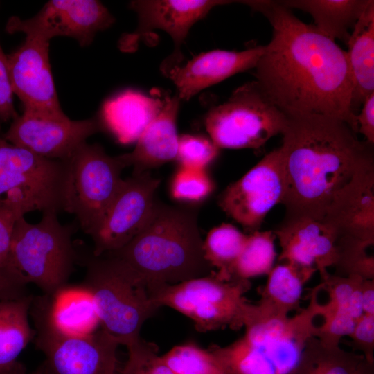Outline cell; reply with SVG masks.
I'll list each match as a JSON object with an SVG mask.
<instances>
[{
  "label": "cell",
  "mask_w": 374,
  "mask_h": 374,
  "mask_svg": "<svg viewBox=\"0 0 374 374\" xmlns=\"http://www.w3.org/2000/svg\"><path fill=\"white\" fill-rule=\"evenodd\" d=\"M275 238L273 231H256L248 235L233 266L231 280H249L253 277L267 275L274 267L276 256Z\"/></svg>",
  "instance_id": "cell-30"
},
{
  "label": "cell",
  "mask_w": 374,
  "mask_h": 374,
  "mask_svg": "<svg viewBox=\"0 0 374 374\" xmlns=\"http://www.w3.org/2000/svg\"><path fill=\"white\" fill-rule=\"evenodd\" d=\"M264 46L241 51L213 50L202 53L173 69L168 77L181 100H188L202 90L237 73L255 69Z\"/></svg>",
  "instance_id": "cell-19"
},
{
  "label": "cell",
  "mask_w": 374,
  "mask_h": 374,
  "mask_svg": "<svg viewBox=\"0 0 374 374\" xmlns=\"http://www.w3.org/2000/svg\"><path fill=\"white\" fill-rule=\"evenodd\" d=\"M49 43L26 36L24 42L7 55L14 94L21 100L24 112L62 116V111L49 61Z\"/></svg>",
  "instance_id": "cell-17"
},
{
  "label": "cell",
  "mask_w": 374,
  "mask_h": 374,
  "mask_svg": "<svg viewBox=\"0 0 374 374\" xmlns=\"http://www.w3.org/2000/svg\"><path fill=\"white\" fill-rule=\"evenodd\" d=\"M213 188L214 184L204 170L180 167L172 180L170 192L177 200L199 202L207 197Z\"/></svg>",
  "instance_id": "cell-34"
},
{
  "label": "cell",
  "mask_w": 374,
  "mask_h": 374,
  "mask_svg": "<svg viewBox=\"0 0 374 374\" xmlns=\"http://www.w3.org/2000/svg\"><path fill=\"white\" fill-rule=\"evenodd\" d=\"M65 161L47 159L0 136V205L19 216L62 211Z\"/></svg>",
  "instance_id": "cell-8"
},
{
  "label": "cell",
  "mask_w": 374,
  "mask_h": 374,
  "mask_svg": "<svg viewBox=\"0 0 374 374\" xmlns=\"http://www.w3.org/2000/svg\"><path fill=\"white\" fill-rule=\"evenodd\" d=\"M279 240V260L318 271L321 277L338 258L337 230L321 220L299 217L283 220L273 231Z\"/></svg>",
  "instance_id": "cell-18"
},
{
  "label": "cell",
  "mask_w": 374,
  "mask_h": 374,
  "mask_svg": "<svg viewBox=\"0 0 374 374\" xmlns=\"http://www.w3.org/2000/svg\"><path fill=\"white\" fill-rule=\"evenodd\" d=\"M197 217V208L156 199L141 231L126 245L107 254L123 262L149 287L211 275L215 271L205 258Z\"/></svg>",
  "instance_id": "cell-3"
},
{
  "label": "cell",
  "mask_w": 374,
  "mask_h": 374,
  "mask_svg": "<svg viewBox=\"0 0 374 374\" xmlns=\"http://www.w3.org/2000/svg\"><path fill=\"white\" fill-rule=\"evenodd\" d=\"M27 283L9 267H0V301L22 298L27 293Z\"/></svg>",
  "instance_id": "cell-41"
},
{
  "label": "cell",
  "mask_w": 374,
  "mask_h": 374,
  "mask_svg": "<svg viewBox=\"0 0 374 374\" xmlns=\"http://www.w3.org/2000/svg\"><path fill=\"white\" fill-rule=\"evenodd\" d=\"M320 283L308 305L294 317L282 315L260 303H247L244 335L225 346L208 349L226 374H293L307 342L315 335L314 319L321 314Z\"/></svg>",
  "instance_id": "cell-4"
},
{
  "label": "cell",
  "mask_w": 374,
  "mask_h": 374,
  "mask_svg": "<svg viewBox=\"0 0 374 374\" xmlns=\"http://www.w3.org/2000/svg\"><path fill=\"white\" fill-rule=\"evenodd\" d=\"M80 285L93 298L100 328L119 345L139 339L141 329L160 308L148 284L116 258L103 254L86 263Z\"/></svg>",
  "instance_id": "cell-5"
},
{
  "label": "cell",
  "mask_w": 374,
  "mask_h": 374,
  "mask_svg": "<svg viewBox=\"0 0 374 374\" xmlns=\"http://www.w3.org/2000/svg\"><path fill=\"white\" fill-rule=\"evenodd\" d=\"M372 244L355 238L338 236L336 275L356 276L365 280L374 279V258L367 253Z\"/></svg>",
  "instance_id": "cell-33"
},
{
  "label": "cell",
  "mask_w": 374,
  "mask_h": 374,
  "mask_svg": "<svg viewBox=\"0 0 374 374\" xmlns=\"http://www.w3.org/2000/svg\"><path fill=\"white\" fill-rule=\"evenodd\" d=\"M248 235L230 224L212 229L204 240L206 260L217 269L215 276L225 281L231 280L233 266L247 241Z\"/></svg>",
  "instance_id": "cell-29"
},
{
  "label": "cell",
  "mask_w": 374,
  "mask_h": 374,
  "mask_svg": "<svg viewBox=\"0 0 374 374\" xmlns=\"http://www.w3.org/2000/svg\"><path fill=\"white\" fill-rule=\"evenodd\" d=\"M13 94L8 56L0 45V123L13 121L19 116L13 104Z\"/></svg>",
  "instance_id": "cell-38"
},
{
  "label": "cell",
  "mask_w": 374,
  "mask_h": 374,
  "mask_svg": "<svg viewBox=\"0 0 374 374\" xmlns=\"http://www.w3.org/2000/svg\"><path fill=\"white\" fill-rule=\"evenodd\" d=\"M355 134L346 122L329 116L287 117L281 134L284 220L323 221L353 181L374 169L373 144Z\"/></svg>",
  "instance_id": "cell-2"
},
{
  "label": "cell",
  "mask_w": 374,
  "mask_h": 374,
  "mask_svg": "<svg viewBox=\"0 0 374 374\" xmlns=\"http://www.w3.org/2000/svg\"><path fill=\"white\" fill-rule=\"evenodd\" d=\"M21 217L10 208L0 205V267H8L14 227Z\"/></svg>",
  "instance_id": "cell-40"
},
{
  "label": "cell",
  "mask_w": 374,
  "mask_h": 374,
  "mask_svg": "<svg viewBox=\"0 0 374 374\" xmlns=\"http://www.w3.org/2000/svg\"><path fill=\"white\" fill-rule=\"evenodd\" d=\"M55 211L42 213L36 224L24 216L15 223L8 267L27 284L37 285L45 295L66 287L74 271L77 254L72 242L74 226L63 225Z\"/></svg>",
  "instance_id": "cell-6"
},
{
  "label": "cell",
  "mask_w": 374,
  "mask_h": 374,
  "mask_svg": "<svg viewBox=\"0 0 374 374\" xmlns=\"http://www.w3.org/2000/svg\"><path fill=\"white\" fill-rule=\"evenodd\" d=\"M358 132L364 135L366 141L374 143V92L366 97L356 116Z\"/></svg>",
  "instance_id": "cell-42"
},
{
  "label": "cell",
  "mask_w": 374,
  "mask_h": 374,
  "mask_svg": "<svg viewBox=\"0 0 374 374\" xmlns=\"http://www.w3.org/2000/svg\"><path fill=\"white\" fill-rule=\"evenodd\" d=\"M284 6L309 13L314 26L325 36L335 41L349 39L354 27L369 0H283Z\"/></svg>",
  "instance_id": "cell-26"
},
{
  "label": "cell",
  "mask_w": 374,
  "mask_h": 374,
  "mask_svg": "<svg viewBox=\"0 0 374 374\" xmlns=\"http://www.w3.org/2000/svg\"><path fill=\"white\" fill-rule=\"evenodd\" d=\"M30 312L33 320L64 335H89L100 326L94 301L80 285H68L53 295L33 297Z\"/></svg>",
  "instance_id": "cell-20"
},
{
  "label": "cell",
  "mask_w": 374,
  "mask_h": 374,
  "mask_svg": "<svg viewBox=\"0 0 374 374\" xmlns=\"http://www.w3.org/2000/svg\"><path fill=\"white\" fill-rule=\"evenodd\" d=\"M66 173L62 211L75 216L82 231L91 235L102 222L124 179L120 155L109 156L98 143L81 144L65 160Z\"/></svg>",
  "instance_id": "cell-7"
},
{
  "label": "cell",
  "mask_w": 374,
  "mask_h": 374,
  "mask_svg": "<svg viewBox=\"0 0 374 374\" xmlns=\"http://www.w3.org/2000/svg\"><path fill=\"white\" fill-rule=\"evenodd\" d=\"M35 344L45 356L43 374H116L119 344L101 328L79 336L57 333L34 320Z\"/></svg>",
  "instance_id": "cell-13"
},
{
  "label": "cell",
  "mask_w": 374,
  "mask_h": 374,
  "mask_svg": "<svg viewBox=\"0 0 374 374\" xmlns=\"http://www.w3.org/2000/svg\"><path fill=\"white\" fill-rule=\"evenodd\" d=\"M355 374H374V362H370L365 358L360 362Z\"/></svg>",
  "instance_id": "cell-45"
},
{
  "label": "cell",
  "mask_w": 374,
  "mask_h": 374,
  "mask_svg": "<svg viewBox=\"0 0 374 374\" xmlns=\"http://www.w3.org/2000/svg\"><path fill=\"white\" fill-rule=\"evenodd\" d=\"M33 296L0 301V374H25L18 361L21 353L35 337L29 321Z\"/></svg>",
  "instance_id": "cell-25"
},
{
  "label": "cell",
  "mask_w": 374,
  "mask_h": 374,
  "mask_svg": "<svg viewBox=\"0 0 374 374\" xmlns=\"http://www.w3.org/2000/svg\"><path fill=\"white\" fill-rule=\"evenodd\" d=\"M220 149L210 139L197 135L179 136L176 159L181 167L205 170L218 155Z\"/></svg>",
  "instance_id": "cell-35"
},
{
  "label": "cell",
  "mask_w": 374,
  "mask_h": 374,
  "mask_svg": "<svg viewBox=\"0 0 374 374\" xmlns=\"http://www.w3.org/2000/svg\"><path fill=\"white\" fill-rule=\"evenodd\" d=\"M116 374H120V373L118 371Z\"/></svg>",
  "instance_id": "cell-47"
},
{
  "label": "cell",
  "mask_w": 374,
  "mask_h": 374,
  "mask_svg": "<svg viewBox=\"0 0 374 374\" xmlns=\"http://www.w3.org/2000/svg\"><path fill=\"white\" fill-rule=\"evenodd\" d=\"M362 354L347 351L339 346H328L314 336L306 344L293 374H355Z\"/></svg>",
  "instance_id": "cell-28"
},
{
  "label": "cell",
  "mask_w": 374,
  "mask_h": 374,
  "mask_svg": "<svg viewBox=\"0 0 374 374\" xmlns=\"http://www.w3.org/2000/svg\"><path fill=\"white\" fill-rule=\"evenodd\" d=\"M251 288L249 280L225 281L215 271L175 285L150 287L152 299L161 308L167 306L190 318L201 332L229 327H243L247 300L244 294Z\"/></svg>",
  "instance_id": "cell-10"
},
{
  "label": "cell",
  "mask_w": 374,
  "mask_h": 374,
  "mask_svg": "<svg viewBox=\"0 0 374 374\" xmlns=\"http://www.w3.org/2000/svg\"><path fill=\"white\" fill-rule=\"evenodd\" d=\"M115 18L99 1L51 0L33 17H10L6 31L50 42L55 37L75 39L81 47L90 45L96 34L109 28Z\"/></svg>",
  "instance_id": "cell-14"
},
{
  "label": "cell",
  "mask_w": 374,
  "mask_h": 374,
  "mask_svg": "<svg viewBox=\"0 0 374 374\" xmlns=\"http://www.w3.org/2000/svg\"><path fill=\"white\" fill-rule=\"evenodd\" d=\"M180 101L177 95L166 97L159 112L136 141L134 149L120 155L126 167H133L132 174L149 171L176 159L179 136L177 118Z\"/></svg>",
  "instance_id": "cell-21"
},
{
  "label": "cell",
  "mask_w": 374,
  "mask_h": 374,
  "mask_svg": "<svg viewBox=\"0 0 374 374\" xmlns=\"http://www.w3.org/2000/svg\"><path fill=\"white\" fill-rule=\"evenodd\" d=\"M161 358L175 374H226L208 348L192 342L174 346Z\"/></svg>",
  "instance_id": "cell-31"
},
{
  "label": "cell",
  "mask_w": 374,
  "mask_h": 374,
  "mask_svg": "<svg viewBox=\"0 0 374 374\" xmlns=\"http://www.w3.org/2000/svg\"><path fill=\"white\" fill-rule=\"evenodd\" d=\"M346 44L353 83L351 106L357 114L366 97L374 92V1L369 0Z\"/></svg>",
  "instance_id": "cell-24"
},
{
  "label": "cell",
  "mask_w": 374,
  "mask_h": 374,
  "mask_svg": "<svg viewBox=\"0 0 374 374\" xmlns=\"http://www.w3.org/2000/svg\"><path fill=\"white\" fill-rule=\"evenodd\" d=\"M322 290L327 292L329 301L326 305L342 310L356 320L363 314L362 283L359 276H341L327 272L321 277Z\"/></svg>",
  "instance_id": "cell-32"
},
{
  "label": "cell",
  "mask_w": 374,
  "mask_h": 374,
  "mask_svg": "<svg viewBox=\"0 0 374 374\" xmlns=\"http://www.w3.org/2000/svg\"><path fill=\"white\" fill-rule=\"evenodd\" d=\"M235 2L226 0H136L130 8L137 15L136 28L119 41L121 50H136L140 40L155 30H163L172 38L174 48L160 65L166 77L184 60L182 46L193 26L204 19L215 7Z\"/></svg>",
  "instance_id": "cell-12"
},
{
  "label": "cell",
  "mask_w": 374,
  "mask_h": 374,
  "mask_svg": "<svg viewBox=\"0 0 374 374\" xmlns=\"http://www.w3.org/2000/svg\"><path fill=\"white\" fill-rule=\"evenodd\" d=\"M104 127L100 117L72 120L66 115L46 116L24 112L1 136L39 156L65 161L87 139Z\"/></svg>",
  "instance_id": "cell-16"
},
{
  "label": "cell",
  "mask_w": 374,
  "mask_h": 374,
  "mask_svg": "<svg viewBox=\"0 0 374 374\" xmlns=\"http://www.w3.org/2000/svg\"><path fill=\"white\" fill-rule=\"evenodd\" d=\"M362 301L363 313L374 315V279L363 280Z\"/></svg>",
  "instance_id": "cell-43"
},
{
  "label": "cell",
  "mask_w": 374,
  "mask_h": 374,
  "mask_svg": "<svg viewBox=\"0 0 374 374\" xmlns=\"http://www.w3.org/2000/svg\"><path fill=\"white\" fill-rule=\"evenodd\" d=\"M315 271L314 269L301 268L285 262L276 265L267 274L266 284L260 291L258 303L288 316L299 308L303 285Z\"/></svg>",
  "instance_id": "cell-27"
},
{
  "label": "cell",
  "mask_w": 374,
  "mask_h": 374,
  "mask_svg": "<svg viewBox=\"0 0 374 374\" xmlns=\"http://www.w3.org/2000/svg\"><path fill=\"white\" fill-rule=\"evenodd\" d=\"M240 3L262 14L272 28L255 67L256 81L267 98L287 117L329 116L358 132L346 51L279 1Z\"/></svg>",
  "instance_id": "cell-1"
},
{
  "label": "cell",
  "mask_w": 374,
  "mask_h": 374,
  "mask_svg": "<svg viewBox=\"0 0 374 374\" xmlns=\"http://www.w3.org/2000/svg\"><path fill=\"white\" fill-rule=\"evenodd\" d=\"M126 347L128 357L120 374H150L149 357L157 346L141 337Z\"/></svg>",
  "instance_id": "cell-39"
},
{
  "label": "cell",
  "mask_w": 374,
  "mask_h": 374,
  "mask_svg": "<svg viewBox=\"0 0 374 374\" xmlns=\"http://www.w3.org/2000/svg\"><path fill=\"white\" fill-rule=\"evenodd\" d=\"M323 323L317 326L315 335L321 342L328 346H338L342 337L349 336L353 330L356 319L347 312L330 308L321 304Z\"/></svg>",
  "instance_id": "cell-36"
},
{
  "label": "cell",
  "mask_w": 374,
  "mask_h": 374,
  "mask_svg": "<svg viewBox=\"0 0 374 374\" xmlns=\"http://www.w3.org/2000/svg\"><path fill=\"white\" fill-rule=\"evenodd\" d=\"M285 192L284 156L281 146L266 154L240 179L219 195L221 209L250 233L259 231L265 217Z\"/></svg>",
  "instance_id": "cell-11"
},
{
  "label": "cell",
  "mask_w": 374,
  "mask_h": 374,
  "mask_svg": "<svg viewBox=\"0 0 374 374\" xmlns=\"http://www.w3.org/2000/svg\"><path fill=\"white\" fill-rule=\"evenodd\" d=\"M323 222L338 236L374 243V169L357 177L331 208Z\"/></svg>",
  "instance_id": "cell-22"
},
{
  "label": "cell",
  "mask_w": 374,
  "mask_h": 374,
  "mask_svg": "<svg viewBox=\"0 0 374 374\" xmlns=\"http://www.w3.org/2000/svg\"><path fill=\"white\" fill-rule=\"evenodd\" d=\"M159 184L149 171L124 179L102 222L90 235L93 256L122 248L141 231L153 211Z\"/></svg>",
  "instance_id": "cell-15"
},
{
  "label": "cell",
  "mask_w": 374,
  "mask_h": 374,
  "mask_svg": "<svg viewBox=\"0 0 374 374\" xmlns=\"http://www.w3.org/2000/svg\"><path fill=\"white\" fill-rule=\"evenodd\" d=\"M149 369L150 374H175L158 355V348L149 357Z\"/></svg>",
  "instance_id": "cell-44"
},
{
  "label": "cell",
  "mask_w": 374,
  "mask_h": 374,
  "mask_svg": "<svg viewBox=\"0 0 374 374\" xmlns=\"http://www.w3.org/2000/svg\"><path fill=\"white\" fill-rule=\"evenodd\" d=\"M164 100L149 97L134 91H125L108 100L100 119L121 143L136 141L161 110Z\"/></svg>",
  "instance_id": "cell-23"
},
{
  "label": "cell",
  "mask_w": 374,
  "mask_h": 374,
  "mask_svg": "<svg viewBox=\"0 0 374 374\" xmlns=\"http://www.w3.org/2000/svg\"><path fill=\"white\" fill-rule=\"evenodd\" d=\"M33 374H43L39 369H38L37 371H35Z\"/></svg>",
  "instance_id": "cell-46"
},
{
  "label": "cell",
  "mask_w": 374,
  "mask_h": 374,
  "mask_svg": "<svg viewBox=\"0 0 374 374\" xmlns=\"http://www.w3.org/2000/svg\"><path fill=\"white\" fill-rule=\"evenodd\" d=\"M348 337L353 349L360 351L368 362H374V315L363 313Z\"/></svg>",
  "instance_id": "cell-37"
},
{
  "label": "cell",
  "mask_w": 374,
  "mask_h": 374,
  "mask_svg": "<svg viewBox=\"0 0 374 374\" xmlns=\"http://www.w3.org/2000/svg\"><path fill=\"white\" fill-rule=\"evenodd\" d=\"M287 117L262 92L256 80L238 87L223 103L206 113L204 125L219 148L258 149L282 134Z\"/></svg>",
  "instance_id": "cell-9"
}]
</instances>
